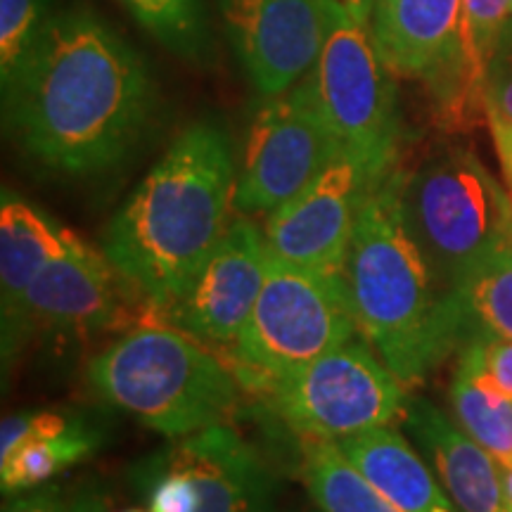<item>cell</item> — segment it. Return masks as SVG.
<instances>
[{"label":"cell","instance_id":"1","mask_svg":"<svg viewBox=\"0 0 512 512\" xmlns=\"http://www.w3.org/2000/svg\"><path fill=\"white\" fill-rule=\"evenodd\" d=\"M157 107V83L131 43L88 8L57 10L3 110L31 162L62 176L110 171L131 155Z\"/></svg>","mask_w":512,"mask_h":512},{"label":"cell","instance_id":"2","mask_svg":"<svg viewBox=\"0 0 512 512\" xmlns=\"http://www.w3.org/2000/svg\"><path fill=\"white\" fill-rule=\"evenodd\" d=\"M235 183L238 166L226 131L214 121H195L107 223L102 252L152 311L169 316L226 235Z\"/></svg>","mask_w":512,"mask_h":512},{"label":"cell","instance_id":"3","mask_svg":"<svg viewBox=\"0 0 512 512\" xmlns=\"http://www.w3.org/2000/svg\"><path fill=\"white\" fill-rule=\"evenodd\" d=\"M399 166L368 192L351 235L344 283L358 332L399 377L418 387L463 337V318L441 290L403 221Z\"/></svg>","mask_w":512,"mask_h":512},{"label":"cell","instance_id":"4","mask_svg":"<svg viewBox=\"0 0 512 512\" xmlns=\"http://www.w3.org/2000/svg\"><path fill=\"white\" fill-rule=\"evenodd\" d=\"M88 382L110 406L166 439L226 425L240 406V380L200 339L143 325L88 363Z\"/></svg>","mask_w":512,"mask_h":512},{"label":"cell","instance_id":"5","mask_svg":"<svg viewBox=\"0 0 512 512\" xmlns=\"http://www.w3.org/2000/svg\"><path fill=\"white\" fill-rule=\"evenodd\" d=\"M403 221L446 294L510 242L512 197L475 152H432L401 190Z\"/></svg>","mask_w":512,"mask_h":512},{"label":"cell","instance_id":"6","mask_svg":"<svg viewBox=\"0 0 512 512\" xmlns=\"http://www.w3.org/2000/svg\"><path fill=\"white\" fill-rule=\"evenodd\" d=\"M356 335L344 275L309 271L271 256L259 299L233 344V373L240 384L268 394Z\"/></svg>","mask_w":512,"mask_h":512},{"label":"cell","instance_id":"7","mask_svg":"<svg viewBox=\"0 0 512 512\" xmlns=\"http://www.w3.org/2000/svg\"><path fill=\"white\" fill-rule=\"evenodd\" d=\"M325 15L323 46L309 72L320 110L344 150L389 174L401 143L396 74L382 60L368 24L339 0H325Z\"/></svg>","mask_w":512,"mask_h":512},{"label":"cell","instance_id":"8","mask_svg":"<svg viewBox=\"0 0 512 512\" xmlns=\"http://www.w3.org/2000/svg\"><path fill=\"white\" fill-rule=\"evenodd\" d=\"M131 482L147 512H273V470L230 425H211L140 458Z\"/></svg>","mask_w":512,"mask_h":512},{"label":"cell","instance_id":"9","mask_svg":"<svg viewBox=\"0 0 512 512\" xmlns=\"http://www.w3.org/2000/svg\"><path fill=\"white\" fill-rule=\"evenodd\" d=\"M268 403L306 441L337 444L403 422L411 399L377 351L351 339L275 384Z\"/></svg>","mask_w":512,"mask_h":512},{"label":"cell","instance_id":"10","mask_svg":"<svg viewBox=\"0 0 512 512\" xmlns=\"http://www.w3.org/2000/svg\"><path fill=\"white\" fill-rule=\"evenodd\" d=\"M342 150L306 74L256 110L238 166L235 211L273 214L309 188Z\"/></svg>","mask_w":512,"mask_h":512},{"label":"cell","instance_id":"11","mask_svg":"<svg viewBox=\"0 0 512 512\" xmlns=\"http://www.w3.org/2000/svg\"><path fill=\"white\" fill-rule=\"evenodd\" d=\"M460 19L463 0H373L368 22L387 67L430 88L446 128L477 121L465 95Z\"/></svg>","mask_w":512,"mask_h":512},{"label":"cell","instance_id":"12","mask_svg":"<svg viewBox=\"0 0 512 512\" xmlns=\"http://www.w3.org/2000/svg\"><path fill=\"white\" fill-rule=\"evenodd\" d=\"M384 176L354 152H339L309 188L266 216L271 256L309 271L344 275L358 211Z\"/></svg>","mask_w":512,"mask_h":512},{"label":"cell","instance_id":"13","mask_svg":"<svg viewBox=\"0 0 512 512\" xmlns=\"http://www.w3.org/2000/svg\"><path fill=\"white\" fill-rule=\"evenodd\" d=\"M223 29L256 93L273 98L311 72L325 36V0H219Z\"/></svg>","mask_w":512,"mask_h":512},{"label":"cell","instance_id":"14","mask_svg":"<svg viewBox=\"0 0 512 512\" xmlns=\"http://www.w3.org/2000/svg\"><path fill=\"white\" fill-rule=\"evenodd\" d=\"M268 264L266 233L238 211L166 318L200 342L235 344L264 287Z\"/></svg>","mask_w":512,"mask_h":512},{"label":"cell","instance_id":"15","mask_svg":"<svg viewBox=\"0 0 512 512\" xmlns=\"http://www.w3.org/2000/svg\"><path fill=\"white\" fill-rule=\"evenodd\" d=\"M121 278L105 252L64 230V247L29 287L27 332L88 339L121 316Z\"/></svg>","mask_w":512,"mask_h":512},{"label":"cell","instance_id":"16","mask_svg":"<svg viewBox=\"0 0 512 512\" xmlns=\"http://www.w3.org/2000/svg\"><path fill=\"white\" fill-rule=\"evenodd\" d=\"M62 226L22 197L3 192L0 202V323L3 363H15L29 339L24 304L29 287L64 247Z\"/></svg>","mask_w":512,"mask_h":512},{"label":"cell","instance_id":"17","mask_svg":"<svg viewBox=\"0 0 512 512\" xmlns=\"http://www.w3.org/2000/svg\"><path fill=\"white\" fill-rule=\"evenodd\" d=\"M403 422L460 512H512L501 467L458 422L425 399H411Z\"/></svg>","mask_w":512,"mask_h":512},{"label":"cell","instance_id":"18","mask_svg":"<svg viewBox=\"0 0 512 512\" xmlns=\"http://www.w3.org/2000/svg\"><path fill=\"white\" fill-rule=\"evenodd\" d=\"M342 456L403 512H460L430 467L396 427L337 441Z\"/></svg>","mask_w":512,"mask_h":512},{"label":"cell","instance_id":"19","mask_svg":"<svg viewBox=\"0 0 512 512\" xmlns=\"http://www.w3.org/2000/svg\"><path fill=\"white\" fill-rule=\"evenodd\" d=\"M299 479L323 512H403L342 456L335 441L304 446Z\"/></svg>","mask_w":512,"mask_h":512},{"label":"cell","instance_id":"20","mask_svg":"<svg viewBox=\"0 0 512 512\" xmlns=\"http://www.w3.org/2000/svg\"><path fill=\"white\" fill-rule=\"evenodd\" d=\"M102 444V432L88 425L86 420L74 418L67 432L53 439L34 441L17 448L12 456L0 460V486L5 496L22 494V491L38 489L69 470V467L91 458Z\"/></svg>","mask_w":512,"mask_h":512},{"label":"cell","instance_id":"21","mask_svg":"<svg viewBox=\"0 0 512 512\" xmlns=\"http://www.w3.org/2000/svg\"><path fill=\"white\" fill-rule=\"evenodd\" d=\"M451 297L458 306L460 318H463V335L470 330H484L491 335L512 339L510 242L496 249L491 256H486L482 264L456 287Z\"/></svg>","mask_w":512,"mask_h":512},{"label":"cell","instance_id":"22","mask_svg":"<svg viewBox=\"0 0 512 512\" xmlns=\"http://www.w3.org/2000/svg\"><path fill=\"white\" fill-rule=\"evenodd\" d=\"M451 411L467 437L489 451L498 465L512 463V401L479 384L465 368L451 380Z\"/></svg>","mask_w":512,"mask_h":512},{"label":"cell","instance_id":"23","mask_svg":"<svg viewBox=\"0 0 512 512\" xmlns=\"http://www.w3.org/2000/svg\"><path fill=\"white\" fill-rule=\"evenodd\" d=\"M133 19L183 60L202 64L211 53L204 0H119Z\"/></svg>","mask_w":512,"mask_h":512},{"label":"cell","instance_id":"24","mask_svg":"<svg viewBox=\"0 0 512 512\" xmlns=\"http://www.w3.org/2000/svg\"><path fill=\"white\" fill-rule=\"evenodd\" d=\"M510 0H463V81L472 112L484 117V86L496 60Z\"/></svg>","mask_w":512,"mask_h":512},{"label":"cell","instance_id":"25","mask_svg":"<svg viewBox=\"0 0 512 512\" xmlns=\"http://www.w3.org/2000/svg\"><path fill=\"white\" fill-rule=\"evenodd\" d=\"M53 0H0V83L8 88L53 19Z\"/></svg>","mask_w":512,"mask_h":512},{"label":"cell","instance_id":"26","mask_svg":"<svg viewBox=\"0 0 512 512\" xmlns=\"http://www.w3.org/2000/svg\"><path fill=\"white\" fill-rule=\"evenodd\" d=\"M458 366L486 389L512 401V339L470 330L460 339Z\"/></svg>","mask_w":512,"mask_h":512},{"label":"cell","instance_id":"27","mask_svg":"<svg viewBox=\"0 0 512 512\" xmlns=\"http://www.w3.org/2000/svg\"><path fill=\"white\" fill-rule=\"evenodd\" d=\"M484 119L512 197V55H498L491 64L484 86Z\"/></svg>","mask_w":512,"mask_h":512},{"label":"cell","instance_id":"28","mask_svg":"<svg viewBox=\"0 0 512 512\" xmlns=\"http://www.w3.org/2000/svg\"><path fill=\"white\" fill-rule=\"evenodd\" d=\"M72 422L74 418L55 411H22L8 415L0 425V460L12 456L24 444L53 439L67 432Z\"/></svg>","mask_w":512,"mask_h":512},{"label":"cell","instance_id":"29","mask_svg":"<svg viewBox=\"0 0 512 512\" xmlns=\"http://www.w3.org/2000/svg\"><path fill=\"white\" fill-rule=\"evenodd\" d=\"M69 508L72 505H67L57 486H38L5 503L3 512H69Z\"/></svg>","mask_w":512,"mask_h":512},{"label":"cell","instance_id":"30","mask_svg":"<svg viewBox=\"0 0 512 512\" xmlns=\"http://www.w3.org/2000/svg\"><path fill=\"white\" fill-rule=\"evenodd\" d=\"M69 512H107V503L105 498L95 494V491H83V494L74 498Z\"/></svg>","mask_w":512,"mask_h":512},{"label":"cell","instance_id":"31","mask_svg":"<svg viewBox=\"0 0 512 512\" xmlns=\"http://www.w3.org/2000/svg\"><path fill=\"white\" fill-rule=\"evenodd\" d=\"M339 3L347 8L351 15H354L358 22L368 24L370 22V12H373V0H339Z\"/></svg>","mask_w":512,"mask_h":512},{"label":"cell","instance_id":"32","mask_svg":"<svg viewBox=\"0 0 512 512\" xmlns=\"http://www.w3.org/2000/svg\"><path fill=\"white\" fill-rule=\"evenodd\" d=\"M498 55H512V0H510V10H508V17H505V27H503V34H501V46H498Z\"/></svg>","mask_w":512,"mask_h":512},{"label":"cell","instance_id":"33","mask_svg":"<svg viewBox=\"0 0 512 512\" xmlns=\"http://www.w3.org/2000/svg\"><path fill=\"white\" fill-rule=\"evenodd\" d=\"M498 467H501V482H503L505 498H508V503L512 508V463L510 465H498Z\"/></svg>","mask_w":512,"mask_h":512},{"label":"cell","instance_id":"34","mask_svg":"<svg viewBox=\"0 0 512 512\" xmlns=\"http://www.w3.org/2000/svg\"><path fill=\"white\" fill-rule=\"evenodd\" d=\"M124 512H143V510H136V508H133V510H124Z\"/></svg>","mask_w":512,"mask_h":512},{"label":"cell","instance_id":"35","mask_svg":"<svg viewBox=\"0 0 512 512\" xmlns=\"http://www.w3.org/2000/svg\"><path fill=\"white\" fill-rule=\"evenodd\" d=\"M510 245H512V230H510Z\"/></svg>","mask_w":512,"mask_h":512}]
</instances>
